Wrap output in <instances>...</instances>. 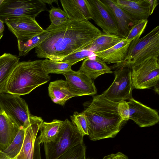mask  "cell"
<instances>
[{
    "label": "cell",
    "instance_id": "obj_15",
    "mask_svg": "<svg viewBox=\"0 0 159 159\" xmlns=\"http://www.w3.org/2000/svg\"><path fill=\"white\" fill-rule=\"evenodd\" d=\"M60 1L70 20L87 21L91 19L90 10L87 0Z\"/></svg>",
    "mask_w": 159,
    "mask_h": 159
},
{
    "label": "cell",
    "instance_id": "obj_22",
    "mask_svg": "<svg viewBox=\"0 0 159 159\" xmlns=\"http://www.w3.org/2000/svg\"><path fill=\"white\" fill-rule=\"evenodd\" d=\"M48 92L52 101L61 106L68 99L74 97L69 90L66 81L62 79L50 82Z\"/></svg>",
    "mask_w": 159,
    "mask_h": 159
},
{
    "label": "cell",
    "instance_id": "obj_41",
    "mask_svg": "<svg viewBox=\"0 0 159 159\" xmlns=\"http://www.w3.org/2000/svg\"><path fill=\"white\" fill-rule=\"evenodd\" d=\"M4 0H0V6L2 4Z\"/></svg>",
    "mask_w": 159,
    "mask_h": 159
},
{
    "label": "cell",
    "instance_id": "obj_13",
    "mask_svg": "<svg viewBox=\"0 0 159 159\" xmlns=\"http://www.w3.org/2000/svg\"><path fill=\"white\" fill-rule=\"evenodd\" d=\"M63 75L70 91L74 97L93 95L97 93L93 80L84 74L71 70Z\"/></svg>",
    "mask_w": 159,
    "mask_h": 159
},
{
    "label": "cell",
    "instance_id": "obj_19",
    "mask_svg": "<svg viewBox=\"0 0 159 159\" xmlns=\"http://www.w3.org/2000/svg\"><path fill=\"white\" fill-rule=\"evenodd\" d=\"M131 42L124 39L117 44L107 50L94 53L95 56L106 63L117 64L121 63L127 56Z\"/></svg>",
    "mask_w": 159,
    "mask_h": 159
},
{
    "label": "cell",
    "instance_id": "obj_3",
    "mask_svg": "<svg viewBox=\"0 0 159 159\" xmlns=\"http://www.w3.org/2000/svg\"><path fill=\"white\" fill-rule=\"evenodd\" d=\"M42 60L19 62L9 77L6 93L20 96L28 94L49 81L51 77L43 68Z\"/></svg>",
    "mask_w": 159,
    "mask_h": 159
},
{
    "label": "cell",
    "instance_id": "obj_10",
    "mask_svg": "<svg viewBox=\"0 0 159 159\" xmlns=\"http://www.w3.org/2000/svg\"><path fill=\"white\" fill-rule=\"evenodd\" d=\"M43 120L40 117L32 115L30 123L25 128L23 142L18 154L12 159H41L40 145L36 139Z\"/></svg>",
    "mask_w": 159,
    "mask_h": 159
},
{
    "label": "cell",
    "instance_id": "obj_35",
    "mask_svg": "<svg viewBox=\"0 0 159 159\" xmlns=\"http://www.w3.org/2000/svg\"><path fill=\"white\" fill-rule=\"evenodd\" d=\"M148 1L149 4L150 14L151 15L159 3L157 0H148Z\"/></svg>",
    "mask_w": 159,
    "mask_h": 159
},
{
    "label": "cell",
    "instance_id": "obj_40",
    "mask_svg": "<svg viewBox=\"0 0 159 159\" xmlns=\"http://www.w3.org/2000/svg\"><path fill=\"white\" fill-rule=\"evenodd\" d=\"M3 33H0V40L2 38L3 36Z\"/></svg>",
    "mask_w": 159,
    "mask_h": 159
},
{
    "label": "cell",
    "instance_id": "obj_25",
    "mask_svg": "<svg viewBox=\"0 0 159 159\" xmlns=\"http://www.w3.org/2000/svg\"><path fill=\"white\" fill-rule=\"evenodd\" d=\"M51 31L45 30L41 33L27 40H17L19 57L26 55L31 50L38 46L46 39Z\"/></svg>",
    "mask_w": 159,
    "mask_h": 159
},
{
    "label": "cell",
    "instance_id": "obj_31",
    "mask_svg": "<svg viewBox=\"0 0 159 159\" xmlns=\"http://www.w3.org/2000/svg\"><path fill=\"white\" fill-rule=\"evenodd\" d=\"M93 56H95L93 52L87 50H83L70 54L60 61L69 63L73 65L81 61Z\"/></svg>",
    "mask_w": 159,
    "mask_h": 159
},
{
    "label": "cell",
    "instance_id": "obj_6",
    "mask_svg": "<svg viewBox=\"0 0 159 159\" xmlns=\"http://www.w3.org/2000/svg\"><path fill=\"white\" fill-rule=\"evenodd\" d=\"M47 10L42 0H4L0 6V19L26 16L35 19L41 12Z\"/></svg>",
    "mask_w": 159,
    "mask_h": 159
},
{
    "label": "cell",
    "instance_id": "obj_28",
    "mask_svg": "<svg viewBox=\"0 0 159 159\" xmlns=\"http://www.w3.org/2000/svg\"><path fill=\"white\" fill-rule=\"evenodd\" d=\"M86 151V147L83 143L72 147L56 159H85Z\"/></svg>",
    "mask_w": 159,
    "mask_h": 159
},
{
    "label": "cell",
    "instance_id": "obj_1",
    "mask_svg": "<svg viewBox=\"0 0 159 159\" xmlns=\"http://www.w3.org/2000/svg\"><path fill=\"white\" fill-rule=\"evenodd\" d=\"M50 31L47 38L35 48V53L38 57L55 61L82 50L102 33L89 20H69Z\"/></svg>",
    "mask_w": 159,
    "mask_h": 159
},
{
    "label": "cell",
    "instance_id": "obj_11",
    "mask_svg": "<svg viewBox=\"0 0 159 159\" xmlns=\"http://www.w3.org/2000/svg\"><path fill=\"white\" fill-rule=\"evenodd\" d=\"M91 13V19L102 30L103 33L118 34L117 25L114 17L107 5L101 0H87Z\"/></svg>",
    "mask_w": 159,
    "mask_h": 159
},
{
    "label": "cell",
    "instance_id": "obj_39",
    "mask_svg": "<svg viewBox=\"0 0 159 159\" xmlns=\"http://www.w3.org/2000/svg\"><path fill=\"white\" fill-rule=\"evenodd\" d=\"M154 87V90L157 93H159V84L155 85Z\"/></svg>",
    "mask_w": 159,
    "mask_h": 159
},
{
    "label": "cell",
    "instance_id": "obj_12",
    "mask_svg": "<svg viewBox=\"0 0 159 159\" xmlns=\"http://www.w3.org/2000/svg\"><path fill=\"white\" fill-rule=\"evenodd\" d=\"M9 30L16 36L17 40L28 39L44 31L35 19L26 17L20 16L5 20Z\"/></svg>",
    "mask_w": 159,
    "mask_h": 159
},
{
    "label": "cell",
    "instance_id": "obj_21",
    "mask_svg": "<svg viewBox=\"0 0 159 159\" xmlns=\"http://www.w3.org/2000/svg\"><path fill=\"white\" fill-rule=\"evenodd\" d=\"M19 59L18 57L8 53L0 56V93H6L8 79Z\"/></svg>",
    "mask_w": 159,
    "mask_h": 159
},
{
    "label": "cell",
    "instance_id": "obj_17",
    "mask_svg": "<svg viewBox=\"0 0 159 159\" xmlns=\"http://www.w3.org/2000/svg\"><path fill=\"white\" fill-rule=\"evenodd\" d=\"M135 20L147 19L151 15L148 0H114Z\"/></svg>",
    "mask_w": 159,
    "mask_h": 159
},
{
    "label": "cell",
    "instance_id": "obj_20",
    "mask_svg": "<svg viewBox=\"0 0 159 159\" xmlns=\"http://www.w3.org/2000/svg\"><path fill=\"white\" fill-rule=\"evenodd\" d=\"M111 69L106 63L95 56L85 59L78 71L93 80L102 75L112 73Z\"/></svg>",
    "mask_w": 159,
    "mask_h": 159
},
{
    "label": "cell",
    "instance_id": "obj_27",
    "mask_svg": "<svg viewBox=\"0 0 159 159\" xmlns=\"http://www.w3.org/2000/svg\"><path fill=\"white\" fill-rule=\"evenodd\" d=\"M25 130V128L20 127L10 145L2 151L11 159L15 157L21 150L24 140Z\"/></svg>",
    "mask_w": 159,
    "mask_h": 159
},
{
    "label": "cell",
    "instance_id": "obj_16",
    "mask_svg": "<svg viewBox=\"0 0 159 159\" xmlns=\"http://www.w3.org/2000/svg\"><path fill=\"white\" fill-rule=\"evenodd\" d=\"M108 7L116 22L118 34L126 38L135 22L130 16L116 3L114 0H101Z\"/></svg>",
    "mask_w": 159,
    "mask_h": 159
},
{
    "label": "cell",
    "instance_id": "obj_18",
    "mask_svg": "<svg viewBox=\"0 0 159 159\" xmlns=\"http://www.w3.org/2000/svg\"><path fill=\"white\" fill-rule=\"evenodd\" d=\"M20 127L0 109V151L7 148L16 136Z\"/></svg>",
    "mask_w": 159,
    "mask_h": 159
},
{
    "label": "cell",
    "instance_id": "obj_34",
    "mask_svg": "<svg viewBox=\"0 0 159 159\" xmlns=\"http://www.w3.org/2000/svg\"><path fill=\"white\" fill-rule=\"evenodd\" d=\"M102 159H129L128 157L120 152L111 153L104 156Z\"/></svg>",
    "mask_w": 159,
    "mask_h": 159
},
{
    "label": "cell",
    "instance_id": "obj_29",
    "mask_svg": "<svg viewBox=\"0 0 159 159\" xmlns=\"http://www.w3.org/2000/svg\"><path fill=\"white\" fill-rule=\"evenodd\" d=\"M148 23L147 19L137 21L129 31L125 39L131 42L133 40L140 38L143 33Z\"/></svg>",
    "mask_w": 159,
    "mask_h": 159
},
{
    "label": "cell",
    "instance_id": "obj_7",
    "mask_svg": "<svg viewBox=\"0 0 159 159\" xmlns=\"http://www.w3.org/2000/svg\"><path fill=\"white\" fill-rule=\"evenodd\" d=\"M0 109L20 127L26 128L32 116L25 100L20 96L7 93H0Z\"/></svg>",
    "mask_w": 159,
    "mask_h": 159
},
{
    "label": "cell",
    "instance_id": "obj_42",
    "mask_svg": "<svg viewBox=\"0 0 159 159\" xmlns=\"http://www.w3.org/2000/svg\"><path fill=\"white\" fill-rule=\"evenodd\" d=\"M85 159H88V158H87V159H86V158H85Z\"/></svg>",
    "mask_w": 159,
    "mask_h": 159
},
{
    "label": "cell",
    "instance_id": "obj_37",
    "mask_svg": "<svg viewBox=\"0 0 159 159\" xmlns=\"http://www.w3.org/2000/svg\"><path fill=\"white\" fill-rule=\"evenodd\" d=\"M45 3H47L49 5H52L53 2L57 3V1L56 0H42Z\"/></svg>",
    "mask_w": 159,
    "mask_h": 159
},
{
    "label": "cell",
    "instance_id": "obj_23",
    "mask_svg": "<svg viewBox=\"0 0 159 159\" xmlns=\"http://www.w3.org/2000/svg\"><path fill=\"white\" fill-rule=\"evenodd\" d=\"M124 39L118 34H109L102 33L83 50L90 51L93 53L100 52L111 48Z\"/></svg>",
    "mask_w": 159,
    "mask_h": 159
},
{
    "label": "cell",
    "instance_id": "obj_26",
    "mask_svg": "<svg viewBox=\"0 0 159 159\" xmlns=\"http://www.w3.org/2000/svg\"><path fill=\"white\" fill-rule=\"evenodd\" d=\"M72 65L69 63L55 61L48 59L42 60V66L48 74H57L63 75L72 70Z\"/></svg>",
    "mask_w": 159,
    "mask_h": 159
},
{
    "label": "cell",
    "instance_id": "obj_24",
    "mask_svg": "<svg viewBox=\"0 0 159 159\" xmlns=\"http://www.w3.org/2000/svg\"><path fill=\"white\" fill-rule=\"evenodd\" d=\"M63 121L54 119L51 122H43L39 130L40 134L36 139L40 144L53 141L57 136L63 124Z\"/></svg>",
    "mask_w": 159,
    "mask_h": 159
},
{
    "label": "cell",
    "instance_id": "obj_36",
    "mask_svg": "<svg viewBox=\"0 0 159 159\" xmlns=\"http://www.w3.org/2000/svg\"><path fill=\"white\" fill-rule=\"evenodd\" d=\"M0 159H11L2 151H0Z\"/></svg>",
    "mask_w": 159,
    "mask_h": 159
},
{
    "label": "cell",
    "instance_id": "obj_32",
    "mask_svg": "<svg viewBox=\"0 0 159 159\" xmlns=\"http://www.w3.org/2000/svg\"><path fill=\"white\" fill-rule=\"evenodd\" d=\"M48 11L51 22L55 20H69L65 12L60 8L52 7Z\"/></svg>",
    "mask_w": 159,
    "mask_h": 159
},
{
    "label": "cell",
    "instance_id": "obj_8",
    "mask_svg": "<svg viewBox=\"0 0 159 159\" xmlns=\"http://www.w3.org/2000/svg\"><path fill=\"white\" fill-rule=\"evenodd\" d=\"M131 68L134 88L149 89L159 84V57L148 58Z\"/></svg>",
    "mask_w": 159,
    "mask_h": 159
},
{
    "label": "cell",
    "instance_id": "obj_2",
    "mask_svg": "<svg viewBox=\"0 0 159 159\" xmlns=\"http://www.w3.org/2000/svg\"><path fill=\"white\" fill-rule=\"evenodd\" d=\"M118 103L105 98L103 94L93 96L82 112L87 122L89 139L93 141L115 138L126 122L118 114Z\"/></svg>",
    "mask_w": 159,
    "mask_h": 159
},
{
    "label": "cell",
    "instance_id": "obj_14",
    "mask_svg": "<svg viewBox=\"0 0 159 159\" xmlns=\"http://www.w3.org/2000/svg\"><path fill=\"white\" fill-rule=\"evenodd\" d=\"M129 107V119L141 128L152 126L159 121L157 112L132 98L127 102Z\"/></svg>",
    "mask_w": 159,
    "mask_h": 159
},
{
    "label": "cell",
    "instance_id": "obj_4",
    "mask_svg": "<svg viewBox=\"0 0 159 159\" xmlns=\"http://www.w3.org/2000/svg\"><path fill=\"white\" fill-rule=\"evenodd\" d=\"M159 55V26L158 25L143 37L132 41L124 60L110 68L111 69L122 66L131 68L148 58L158 57Z\"/></svg>",
    "mask_w": 159,
    "mask_h": 159
},
{
    "label": "cell",
    "instance_id": "obj_9",
    "mask_svg": "<svg viewBox=\"0 0 159 159\" xmlns=\"http://www.w3.org/2000/svg\"><path fill=\"white\" fill-rule=\"evenodd\" d=\"M115 79L110 86L102 93L111 101L120 102L132 98L134 89L131 78V69L127 66L117 68L114 72Z\"/></svg>",
    "mask_w": 159,
    "mask_h": 159
},
{
    "label": "cell",
    "instance_id": "obj_5",
    "mask_svg": "<svg viewBox=\"0 0 159 159\" xmlns=\"http://www.w3.org/2000/svg\"><path fill=\"white\" fill-rule=\"evenodd\" d=\"M83 137L75 126L66 119L55 139L44 143L46 159H56L72 147L83 143Z\"/></svg>",
    "mask_w": 159,
    "mask_h": 159
},
{
    "label": "cell",
    "instance_id": "obj_30",
    "mask_svg": "<svg viewBox=\"0 0 159 159\" xmlns=\"http://www.w3.org/2000/svg\"><path fill=\"white\" fill-rule=\"evenodd\" d=\"M70 118L71 122L83 136L89 135L87 120L84 113L75 112Z\"/></svg>",
    "mask_w": 159,
    "mask_h": 159
},
{
    "label": "cell",
    "instance_id": "obj_33",
    "mask_svg": "<svg viewBox=\"0 0 159 159\" xmlns=\"http://www.w3.org/2000/svg\"><path fill=\"white\" fill-rule=\"evenodd\" d=\"M117 112L122 119L125 122L129 119V107L125 101L118 103L117 107Z\"/></svg>",
    "mask_w": 159,
    "mask_h": 159
},
{
    "label": "cell",
    "instance_id": "obj_38",
    "mask_svg": "<svg viewBox=\"0 0 159 159\" xmlns=\"http://www.w3.org/2000/svg\"><path fill=\"white\" fill-rule=\"evenodd\" d=\"M4 22L0 19V33H3L4 30Z\"/></svg>",
    "mask_w": 159,
    "mask_h": 159
}]
</instances>
